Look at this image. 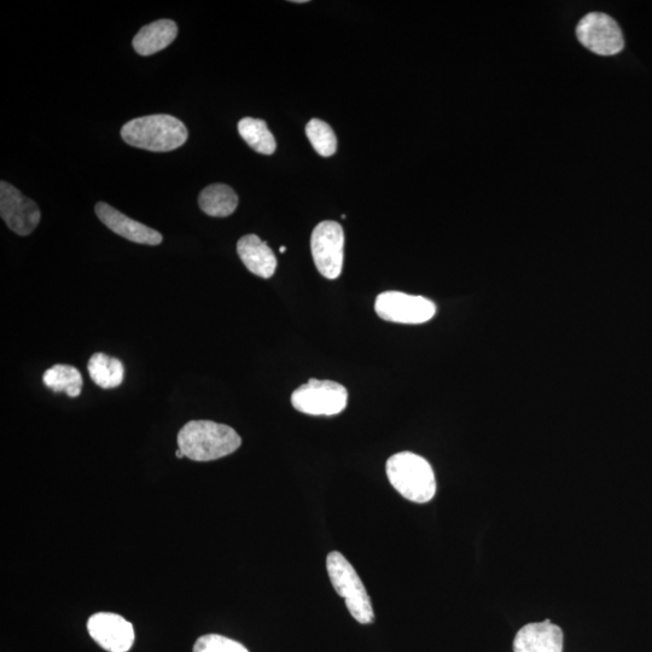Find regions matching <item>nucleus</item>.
<instances>
[{
	"label": "nucleus",
	"mask_w": 652,
	"mask_h": 652,
	"mask_svg": "<svg viewBox=\"0 0 652 652\" xmlns=\"http://www.w3.org/2000/svg\"><path fill=\"white\" fill-rule=\"evenodd\" d=\"M179 450L195 462H212L230 456L242 445L234 428L212 421H191L179 430Z\"/></svg>",
	"instance_id": "nucleus-1"
},
{
	"label": "nucleus",
	"mask_w": 652,
	"mask_h": 652,
	"mask_svg": "<svg viewBox=\"0 0 652 652\" xmlns=\"http://www.w3.org/2000/svg\"><path fill=\"white\" fill-rule=\"evenodd\" d=\"M121 137L132 147L168 153L188 141V128L177 118L168 114H156L133 119L121 128Z\"/></svg>",
	"instance_id": "nucleus-2"
},
{
	"label": "nucleus",
	"mask_w": 652,
	"mask_h": 652,
	"mask_svg": "<svg viewBox=\"0 0 652 652\" xmlns=\"http://www.w3.org/2000/svg\"><path fill=\"white\" fill-rule=\"evenodd\" d=\"M386 470L390 485L410 502L424 504L435 497L434 470L432 465L418 454H394L388 459Z\"/></svg>",
	"instance_id": "nucleus-3"
},
{
	"label": "nucleus",
	"mask_w": 652,
	"mask_h": 652,
	"mask_svg": "<svg viewBox=\"0 0 652 652\" xmlns=\"http://www.w3.org/2000/svg\"><path fill=\"white\" fill-rule=\"evenodd\" d=\"M326 568L334 589L345 598L349 613L359 624H372L375 620L374 608L357 570L342 553L337 551L329 553L326 558Z\"/></svg>",
	"instance_id": "nucleus-4"
},
{
	"label": "nucleus",
	"mask_w": 652,
	"mask_h": 652,
	"mask_svg": "<svg viewBox=\"0 0 652 652\" xmlns=\"http://www.w3.org/2000/svg\"><path fill=\"white\" fill-rule=\"evenodd\" d=\"M348 393L342 384L311 378L291 395L294 409L311 416L339 415L347 407Z\"/></svg>",
	"instance_id": "nucleus-5"
},
{
	"label": "nucleus",
	"mask_w": 652,
	"mask_h": 652,
	"mask_svg": "<svg viewBox=\"0 0 652 652\" xmlns=\"http://www.w3.org/2000/svg\"><path fill=\"white\" fill-rule=\"evenodd\" d=\"M314 264L320 275L328 279L339 278L343 267L345 234L336 221L326 220L316 226L311 238Z\"/></svg>",
	"instance_id": "nucleus-6"
},
{
	"label": "nucleus",
	"mask_w": 652,
	"mask_h": 652,
	"mask_svg": "<svg viewBox=\"0 0 652 652\" xmlns=\"http://www.w3.org/2000/svg\"><path fill=\"white\" fill-rule=\"evenodd\" d=\"M375 311L378 317L387 322L422 324L435 316L436 306L423 296L386 291L377 296Z\"/></svg>",
	"instance_id": "nucleus-7"
},
{
	"label": "nucleus",
	"mask_w": 652,
	"mask_h": 652,
	"mask_svg": "<svg viewBox=\"0 0 652 652\" xmlns=\"http://www.w3.org/2000/svg\"><path fill=\"white\" fill-rule=\"evenodd\" d=\"M579 42L593 54L614 56L624 50L625 40L617 22L602 13L586 15L576 27Z\"/></svg>",
	"instance_id": "nucleus-8"
},
{
	"label": "nucleus",
	"mask_w": 652,
	"mask_h": 652,
	"mask_svg": "<svg viewBox=\"0 0 652 652\" xmlns=\"http://www.w3.org/2000/svg\"><path fill=\"white\" fill-rule=\"evenodd\" d=\"M0 215L9 229L20 236L31 235L42 219L37 203L4 180L0 183Z\"/></svg>",
	"instance_id": "nucleus-9"
},
{
	"label": "nucleus",
	"mask_w": 652,
	"mask_h": 652,
	"mask_svg": "<svg viewBox=\"0 0 652 652\" xmlns=\"http://www.w3.org/2000/svg\"><path fill=\"white\" fill-rule=\"evenodd\" d=\"M87 631L98 645L109 652H127L135 642L132 624L118 614L92 615L87 622Z\"/></svg>",
	"instance_id": "nucleus-10"
},
{
	"label": "nucleus",
	"mask_w": 652,
	"mask_h": 652,
	"mask_svg": "<svg viewBox=\"0 0 652 652\" xmlns=\"http://www.w3.org/2000/svg\"><path fill=\"white\" fill-rule=\"evenodd\" d=\"M95 212L98 219L109 230H112L116 235L126 238L128 241L147 244V246H159L162 243L163 237L160 232L126 217L124 213L109 206L106 202H98L95 207Z\"/></svg>",
	"instance_id": "nucleus-11"
},
{
	"label": "nucleus",
	"mask_w": 652,
	"mask_h": 652,
	"mask_svg": "<svg viewBox=\"0 0 652 652\" xmlns=\"http://www.w3.org/2000/svg\"><path fill=\"white\" fill-rule=\"evenodd\" d=\"M514 652H563V631L550 620L526 625L516 634Z\"/></svg>",
	"instance_id": "nucleus-12"
},
{
	"label": "nucleus",
	"mask_w": 652,
	"mask_h": 652,
	"mask_svg": "<svg viewBox=\"0 0 652 652\" xmlns=\"http://www.w3.org/2000/svg\"><path fill=\"white\" fill-rule=\"evenodd\" d=\"M242 263L253 275L269 279L277 270V258L272 249L256 235L243 236L237 243Z\"/></svg>",
	"instance_id": "nucleus-13"
},
{
	"label": "nucleus",
	"mask_w": 652,
	"mask_h": 652,
	"mask_svg": "<svg viewBox=\"0 0 652 652\" xmlns=\"http://www.w3.org/2000/svg\"><path fill=\"white\" fill-rule=\"evenodd\" d=\"M178 36L177 23L159 20L144 26L133 39V48L141 56H151L168 48Z\"/></svg>",
	"instance_id": "nucleus-14"
},
{
	"label": "nucleus",
	"mask_w": 652,
	"mask_h": 652,
	"mask_svg": "<svg viewBox=\"0 0 652 652\" xmlns=\"http://www.w3.org/2000/svg\"><path fill=\"white\" fill-rule=\"evenodd\" d=\"M199 205L209 217L226 218L236 211L238 196L225 184H212L201 191Z\"/></svg>",
	"instance_id": "nucleus-15"
},
{
	"label": "nucleus",
	"mask_w": 652,
	"mask_h": 652,
	"mask_svg": "<svg viewBox=\"0 0 652 652\" xmlns=\"http://www.w3.org/2000/svg\"><path fill=\"white\" fill-rule=\"evenodd\" d=\"M91 380L103 389H113L121 386L124 381L125 369L119 359L109 357L104 353L93 354L87 364Z\"/></svg>",
	"instance_id": "nucleus-16"
},
{
	"label": "nucleus",
	"mask_w": 652,
	"mask_h": 652,
	"mask_svg": "<svg viewBox=\"0 0 652 652\" xmlns=\"http://www.w3.org/2000/svg\"><path fill=\"white\" fill-rule=\"evenodd\" d=\"M46 387L55 393L66 392L68 397L77 398L81 394L84 381L80 371L72 365L57 364L46 370L43 376Z\"/></svg>",
	"instance_id": "nucleus-17"
},
{
	"label": "nucleus",
	"mask_w": 652,
	"mask_h": 652,
	"mask_svg": "<svg viewBox=\"0 0 652 652\" xmlns=\"http://www.w3.org/2000/svg\"><path fill=\"white\" fill-rule=\"evenodd\" d=\"M238 132L250 148L256 153L272 155L275 153L277 143L266 122L260 119L244 118L238 122Z\"/></svg>",
	"instance_id": "nucleus-18"
},
{
	"label": "nucleus",
	"mask_w": 652,
	"mask_h": 652,
	"mask_svg": "<svg viewBox=\"0 0 652 652\" xmlns=\"http://www.w3.org/2000/svg\"><path fill=\"white\" fill-rule=\"evenodd\" d=\"M306 135L314 150L324 157L333 156L337 149V138L326 122L313 119L306 126Z\"/></svg>",
	"instance_id": "nucleus-19"
},
{
	"label": "nucleus",
	"mask_w": 652,
	"mask_h": 652,
	"mask_svg": "<svg viewBox=\"0 0 652 652\" xmlns=\"http://www.w3.org/2000/svg\"><path fill=\"white\" fill-rule=\"evenodd\" d=\"M194 652H249L246 646L219 634H207L197 639Z\"/></svg>",
	"instance_id": "nucleus-20"
},
{
	"label": "nucleus",
	"mask_w": 652,
	"mask_h": 652,
	"mask_svg": "<svg viewBox=\"0 0 652 652\" xmlns=\"http://www.w3.org/2000/svg\"><path fill=\"white\" fill-rule=\"evenodd\" d=\"M176 457L179 459L185 458L184 453L180 450L176 452Z\"/></svg>",
	"instance_id": "nucleus-21"
},
{
	"label": "nucleus",
	"mask_w": 652,
	"mask_h": 652,
	"mask_svg": "<svg viewBox=\"0 0 652 652\" xmlns=\"http://www.w3.org/2000/svg\"><path fill=\"white\" fill-rule=\"evenodd\" d=\"M285 250H287V248H285L284 246H282L281 248H279V252H281V253H285Z\"/></svg>",
	"instance_id": "nucleus-22"
}]
</instances>
